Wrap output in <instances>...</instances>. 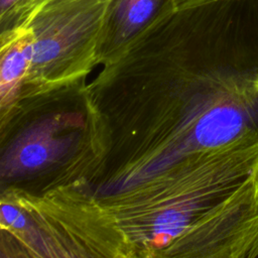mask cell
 I'll list each match as a JSON object with an SVG mask.
<instances>
[{"label":"cell","mask_w":258,"mask_h":258,"mask_svg":"<svg viewBox=\"0 0 258 258\" xmlns=\"http://www.w3.org/2000/svg\"><path fill=\"white\" fill-rule=\"evenodd\" d=\"M179 2L180 0H110L99 39L112 45L131 41Z\"/></svg>","instance_id":"1"},{"label":"cell","mask_w":258,"mask_h":258,"mask_svg":"<svg viewBox=\"0 0 258 258\" xmlns=\"http://www.w3.org/2000/svg\"><path fill=\"white\" fill-rule=\"evenodd\" d=\"M60 144L46 132L32 131L11 149L5 170L11 173L39 168L56 156Z\"/></svg>","instance_id":"2"},{"label":"cell","mask_w":258,"mask_h":258,"mask_svg":"<svg viewBox=\"0 0 258 258\" xmlns=\"http://www.w3.org/2000/svg\"><path fill=\"white\" fill-rule=\"evenodd\" d=\"M36 0H0L2 34L26 24Z\"/></svg>","instance_id":"3"},{"label":"cell","mask_w":258,"mask_h":258,"mask_svg":"<svg viewBox=\"0 0 258 258\" xmlns=\"http://www.w3.org/2000/svg\"><path fill=\"white\" fill-rule=\"evenodd\" d=\"M185 210L172 207L161 212L153 223L154 234L167 238H174L181 234L188 224Z\"/></svg>","instance_id":"4"},{"label":"cell","mask_w":258,"mask_h":258,"mask_svg":"<svg viewBox=\"0 0 258 258\" xmlns=\"http://www.w3.org/2000/svg\"><path fill=\"white\" fill-rule=\"evenodd\" d=\"M1 216H2V220L6 224L12 226L13 228L22 229L26 225L25 217L20 213L18 209H16L11 205H8V204L2 205Z\"/></svg>","instance_id":"5"},{"label":"cell","mask_w":258,"mask_h":258,"mask_svg":"<svg viewBox=\"0 0 258 258\" xmlns=\"http://www.w3.org/2000/svg\"><path fill=\"white\" fill-rule=\"evenodd\" d=\"M48 1H50V0H36V2H35V4H34V7H33V9H32V12H31V14H30V17H31V15L40 7V6H42L43 4H45L46 2H48ZM181 1H183V0H180V2ZM29 17V18H30Z\"/></svg>","instance_id":"6"}]
</instances>
